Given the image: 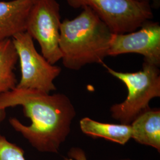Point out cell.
I'll return each mask as SVG.
<instances>
[{
    "mask_svg": "<svg viewBox=\"0 0 160 160\" xmlns=\"http://www.w3.org/2000/svg\"><path fill=\"white\" fill-rule=\"evenodd\" d=\"M20 61L22 77L16 88L33 90L49 94L55 90L53 81L61 68L49 63L36 51L33 39L26 32L12 39Z\"/></svg>",
    "mask_w": 160,
    "mask_h": 160,
    "instance_id": "cell-5",
    "label": "cell"
},
{
    "mask_svg": "<svg viewBox=\"0 0 160 160\" xmlns=\"http://www.w3.org/2000/svg\"><path fill=\"white\" fill-rule=\"evenodd\" d=\"M138 31L124 34H112L108 56L116 57L125 53H138L144 61L160 65V25L149 20Z\"/></svg>",
    "mask_w": 160,
    "mask_h": 160,
    "instance_id": "cell-7",
    "label": "cell"
},
{
    "mask_svg": "<svg viewBox=\"0 0 160 160\" xmlns=\"http://www.w3.org/2000/svg\"><path fill=\"white\" fill-rule=\"evenodd\" d=\"M24 154L20 147L0 135V160H26Z\"/></svg>",
    "mask_w": 160,
    "mask_h": 160,
    "instance_id": "cell-12",
    "label": "cell"
},
{
    "mask_svg": "<svg viewBox=\"0 0 160 160\" xmlns=\"http://www.w3.org/2000/svg\"><path fill=\"white\" fill-rule=\"evenodd\" d=\"M109 74L126 85L128 94L126 100L110 108L112 116L121 124L129 125L139 115L149 109V103L160 96L159 67L143 60L142 69L137 72H121L103 63Z\"/></svg>",
    "mask_w": 160,
    "mask_h": 160,
    "instance_id": "cell-3",
    "label": "cell"
},
{
    "mask_svg": "<svg viewBox=\"0 0 160 160\" xmlns=\"http://www.w3.org/2000/svg\"><path fill=\"white\" fill-rule=\"evenodd\" d=\"M21 106L31 120L29 126L15 118L9 120L12 128L42 152L58 153L71 131L76 112L63 94H49L15 88L0 95V109Z\"/></svg>",
    "mask_w": 160,
    "mask_h": 160,
    "instance_id": "cell-1",
    "label": "cell"
},
{
    "mask_svg": "<svg viewBox=\"0 0 160 160\" xmlns=\"http://www.w3.org/2000/svg\"><path fill=\"white\" fill-rule=\"evenodd\" d=\"M132 138L160 151V110L149 109L132 122Z\"/></svg>",
    "mask_w": 160,
    "mask_h": 160,
    "instance_id": "cell-9",
    "label": "cell"
},
{
    "mask_svg": "<svg viewBox=\"0 0 160 160\" xmlns=\"http://www.w3.org/2000/svg\"><path fill=\"white\" fill-rule=\"evenodd\" d=\"M72 20L65 18L60 27L59 48L64 67L79 70L87 64H103L112 32L88 7L82 8Z\"/></svg>",
    "mask_w": 160,
    "mask_h": 160,
    "instance_id": "cell-2",
    "label": "cell"
},
{
    "mask_svg": "<svg viewBox=\"0 0 160 160\" xmlns=\"http://www.w3.org/2000/svg\"><path fill=\"white\" fill-rule=\"evenodd\" d=\"M74 9L88 7L113 34L135 31L154 17L148 3L134 0H66Z\"/></svg>",
    "mask_w": 160,
    "mask_h": 160,
    "instance_id": "cell-4",
    "label": "cell"
},
{
    "mask_svg": "<svg viewBox=\"0 0 160 160\" xmlns=\"http://www.w3.org/2000/svg\"><path fill=\"white\" fill-rule=\"evenodd\" d=\"M33 1H0V42L26 32L27 18Z\"/></svg>",
    "mask_w": 160,
    "mask_h": 160,
    "instance_id": "cell-8",
    "label": "cell"
},
{
    "mask_svg": "<svg viewBox=\"0 0 160 160\" xmlns=\"http://www.w3.org/2000/svg\"><path fill=\"white\" fill-rule=\"evenodd\" d=\"M63 160H88L85 152L78 147H73L69 150L68 157Z\"/></svg>",
    "mask_w": 160,
    "mask_h": 160,
    "instance_id": "cell-13",
    "label": "cell"
},
{
    "mask_svg": "<svg viewBox=\"0 0 160 160\" xmlns=\"http://www.w3.org/2000/svg\"><path fill=\"white\" fill-rule=\"evenodd\" d=\"M60 5L57 0H34L26 22V32L39 44L42 55L52 65L61 60Z\"/></svg>",
    "mask_w": 160,
    "mask_h": 160,
    "instance_id": "cell-6",
    "label": "cell"
},
{
    "mask_svg": "<svg viewBox=\"0 0 160 160\" xmlns=\"http://www.w3.org/2000/svg\"><path fill=\"white\" fill-rule=\"evenodd\" d=\"M18 60L12 39L0 42V95L16 87L17 79L14 69Z\"/></svg>",
    "mask_w": 160,
    "mask_h": 160,
    "instance_id": "cell-11",
    "label": "cell"
},
{
    "mask_svg": "<svg viewBox=\"0 0 160 160\" xmlns=\"http://www.w3.org/2000/svg\"><path fill=\"white\" fill-rule=\"evenodd\" d=\"M6 116V110L0 109V123L5 119Z\"/></svg>",
    "mask_w": 160,
    "mask_h": 160,
    "instance_id": "cell-15",
    "label": "cell"
},
{
    "mask_svg": "<svg viewBox=\"0 0 160 160\" xmlns=\"http://www.w3.org/2000/svg\"><path fill=\"white\" fill-rule=\"evenodd\" d=\"M138 2H145V3H148L149 4L152 8H158L160 6V0H134Z\"/></svg>",
    "mask_w": 160,
    "mask_h": 160,
    "instance_id": "cell-14",
    "label": "cell"
},
{
    "mask_svg": "<svg viewBox=\"0 0 160 160\" xmlns=\"http://www.w3.org/2000/svg\"><path fill=\"white\" fill-rule=\"evenodd\" d=\"M80 125L81 130L87 135L103 138L120 145H125L132 138L131 125L105 123L84 118L80 120Z\"/></svg>",
    "mask_w": 160,
    "mask_h": 160,
    "instance_id": "cell-10",
    "label": "cell"
}]
</instances>
